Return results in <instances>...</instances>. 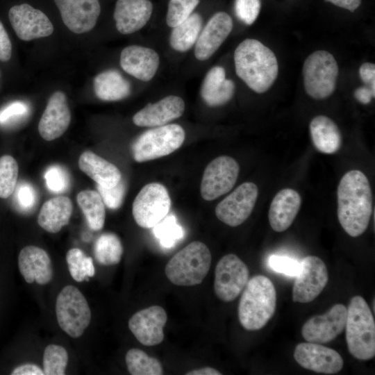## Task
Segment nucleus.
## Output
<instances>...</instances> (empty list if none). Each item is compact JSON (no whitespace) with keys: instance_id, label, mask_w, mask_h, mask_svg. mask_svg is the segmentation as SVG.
Returning <instances> with one entry per match:
<instances>
[{"instance_id":"nucleus-1","label":"nucleus","mask_w":375,"mask_h":375,"mask_svg":"<svg viewBox=\"0 0 375 375\" xmlns=\"http://www.w3.org/2000/svg\"><path fill=\"white\" fill-rule=\"evenodd\" d=\"M338 218L350 236L356 238L367 228L372 213V193L368 178L360 170L347 172L337 191Z\"/></svg>"},{"instance_id":"nucleus-2","label":"nucleus","mask_w":375,"mask_h":375,"mask_svg":"<svg viewBox=\"0 0 375 375\" xmlns=\"http://www.w3.org/2000/svg\"><path fill=\"white\" fill-rule=\"evenodd\" d=\"M237 76L256 93L267 92L275 82L278 65L274 53L261 42L246 39L234 52Z\"/></svg>"},{"instance_id":"nucleus-3","label":"nucleus","mask_w":375,"mask_h":375,"mask_svg":"<svg viewBox=\"0 0 375 375\" xmlns=\"http://www.w3.org/2000/svg\"><path fill=\"white\" fill-rule=\"evenodd\" d=\"M276 308V291L272 281L263 275L249 279L238 305V319L247 331L263 328Z\"/></svg>"},{"instance_id":"nucleus-4","label":"nucleus","mask_w":375,"mask_h":375,"mask_svg":"<svg viewBox=\"0 0 375 375\" xmlns=\"http://www.w3.org/2000/svg\"><path fill=\"white\" fill-rule=\"evenodd\" d=\"M345 324L349 353L356 359L368 360L375 356V322L366 301L353 297L349 303Z\"/></svg>"},{"instance_id":"nucleus-5","label":"nucleus","mask_w":375,"mask_h":375,"mask_svg":"<svg viewBox=\"0 0 375 375\" xmlns=\"http://www.w3.org/2000/svg\"><path fill=\"white\" fill-rule=\"evenodd\" d=\"M208 247L194 241L177 252L167 263L165 272L167 278L178 286H193L202 283L211 264Z\"/></svg>"},{"instance_id":"nucleus-6","label":"nucleus","mask_w":375,"mask_h":375,"mask_svg":"<svg viewBox=\"0 0 375 375\" xmlns=\"http://www.w3.org/2000/svg\"><path fill=\"white\" fill-rule=\"evenodd\" d=\"M339 69L333 56L326 51H316L304 61L303 77L307 94L317 100L329 97L335 91Z\"/></svg>"},{"instance_id":"nucleus-7","label":"nucleus","mask_w":375,"mask_h":375,"mask_svg":"<svg viewBox=\"0 0 375 375\" xmlns=\"http://www.w3.org/2000/svg\"><path fill=\"white\" fill-rule=\"evenodd\" d=\"M185 133L176 124L154 127L142 133L132 147L134 160L143 162L167 156L183 143Z\"/></svg>"},{"instance_id":"nucleus-8","label":"nucleus","mask_w":375,"mask_h":375,"mask_svg":"<svg viewBox=\"0 0 375 375\" xmlns=\"http://www.w3.org/2000/svg\"><path fill=\"white\" fill-rule=\"evenodd\" d=\"M56 314L60 327L74 338L81 336L91 321V310L86 299L73 285L65 286L58 294Z\"/></svg>"},{"instance_id":"nucleus-9","label":"nucleus","mask_w":375,"mask_h":375,"mask_svg":"<svg viewBox=\"0 0 375 375\" xmlns=\"http://www.w3.org/2000/svg\"><path fill=\"white\" fill-rule=\"evenodd\" d=\"M171 199L167 188L158 183L144 185L137 194L133 203V218L142 228L156 226L169 213Z\"/></svg>"},{"instance_id":"nucleus-10","label":"nucleus","mask_w":375,"mask_h":375,"mask_svg":"<svg viewBox=\"0 0 375 375\" xmlns=\"http://www.w3.org/2000/svg\"><path fill=\"white\" fill-rule=\"evenodd\" d=\"M249 278L247 265L236 255L224 256L215 270L214 291L224 302L235 300L242 292Z\"/></svg>"},{"instance_id":"nucleus-11","label":"nucleus","mask_w":375,"mask_h":375,"mask_svg":"<svg viewBox=\"0 0 375 375\" xmlns=\"http://www.w3.org/2000/svg\"><path fill=\"white\" fill-rule=\"evenodd\" d=\"M240 172L238 162L228 156H221L206 167L201 183V194L206 201H212L228 192L235 185Z\"/></svg>"},{"instance_id":"nucleus-12","label":"nucleus","mask_w":375,"mask_h":375,"mask_svg":"<svg viewBox=\"0 0 375 375\" xmlns=\"http://www.w3.org/2000/svg\"><path fill=\"white\" fill-rule=\"evenodd\" d=\"M292 289L294 302L308 303L320 294L328 281L324 261L319 257L308 256L300 262Z\"/></svg>"},{"instance_id":"nucleus-13","label":"nucleus","mask_w":375,"mask_h":375,"mask_svg":"<svg viewBox=\"0 0 375 375\" xmlns=\"http://www.w3.org/2000/svg\"><path fill=\"white\" fill-rule=\"evenodd\" d=\"M258 195V188L252 182L240 185L215 208L217 217L225 224L235 227L251 214Z\"/></svg>"},{"instance_id":"nucleus-14","label":"nucleus","mask_w":375,"mask_h":375,"mask_svg":"<svg viewBox=\"0 0 375 375\" xmlns=\"http://www.w3.org/2000/svg\"><path fill=\"white\" fill-rule=\"evenodd\" d=\"M347 310L336 303L324 314L308 319L302 326L301 334L306 342L325 344L336 338L344 330Z\"/></svg>"},{"instance_id":"nucleus-15","label":"nucleus","mask_w":375,"mask_h":375,"mask_svg":"<svg viewBox=\"0 0 375 375\" xmlns=\"http://www.w3.org/2000/svg\"><path fill=\"white\" fill-rule=\"evenodd\" d=\"M294 358L302 367L321 374H335L344 366L343 358L338 351L318 343L298 344Z\"/></svg>"},{"instance_id":"nucleus-16","label":"nucleus","mask_w":375,"mask_h":375,"mask_svg":"<svg viewBox=\"0 0 375 375\" xmlns=\"http://www.w3.org/2000/svg\"><path fill=\"white\" fill-rule=\"evenodd\" d=\"M8 17L17 37L24 41L50 35L53 26L47 16L28 3L12 6Z\"/></svg>"},{"instance_id":"nucleus-17","label":"nucleus","mask_w":375,"mask_h":375,"mask_svg":"<svg viewBox=\"0 0 375 375\" xmlns=\"http://www.w3.org/2000/svg\"><path fill=\"white\" fill-rule=\"evenodd\" d=\"M167 316L160 306H151L135 312L128 320V328L144 346H155L164 340L163 328Z\"/></svg>"},{"instance_id":"nucleus-18","label":"nucleus","mask_w":375,"mask_h":375,"mask_svg":"<svg viewBox=\"0 0 375 375\" xmlns=\"http://www.w3.org/2000/svg\"><path fill=\"white\" fill-rule=\"evenodd\" d=\"M65 26L78 34L92 30L101 12L99 0H54Z\"/></svg>"},{"instance_id":"nucleus-19","label":"nucleus","mask_w":375,"mask_h":375,"mask_svg":"<svg viewBox=\"0 0 375 375\" xmlns=\"http://www.w3.org/2000/svg\"><path fill=\"white\" fill-rule=\"evenodd\" d=\"M233 27V19L228 14L215 13L201 31L195 43L196 58L201 61L210 58L228 38Z\"/></svg>"},{"instance_id":"nucleus-20","label":"nucleus","mask_w":375,"mask_h":375,"mask_svg":"<svg viewBox=\"0 0 375 375\" xmlns=\"http://www.w3.org/2000/svg\"><path fill=\"white\" fill-rule=\"evenodd\" d=\"M70 121L71 113L66 96L57 91L50 97L39 122V133L47 141L53 140L66 131Z\"/></svg>"},{"instance_id":"nucleus-21","label":"nucleus","mask_w":375,"mask_h":375,"mask_svg":"<svg viewBox=\"0 0 375 375\" xmlns=\"http://www.w3.org/2000/svg\"><path fill=\"white\" fill-rule=\"evenodd\" d=\"M185 110V102L178 96H167L161 100L149 103L133 117L138 126L157 127L167 124L180 117Z\"/></svg>"},{"instance_id":"nucleus-22","label":"nucleus","mask_w":375,"mask_h":375,"mask_svg":"<svg viewBox=\"0 0 375 375\" xmlns=\"http://www.w3.org/2000/svg\"><path fill=\"white\" fill-rule=\"evenodd\" d=\"M119 62L126 73L140 81H149L158 70L160 58L151 48L131 45L122 51Z\"/></svg>"},{"instance_id":"nucleus-23","label":"nucleus","mask_w":375,"mask_h":375,"mask_svg":"<svg viewBox=\"0 0 375 375\" xmlns=\"http://www.w3.org/2000/svg\"><path fill=\"white\" fill-rule=\"evenodd\" d=\"M152 12L149 0H117L113 14L116 28L122 34L133 33L147 24Z\"/></svg>"},{"instance_id":"nucleus-24","label":"nucleus","mask_w":375,"mask_h":375,"mask_svg":"<svg viewBox=\"0 0 375 375\" xmlns=\"http://www.w3.org/2000/svg\"><path fill=\"white\" fill-rule=\"evenodd\" d=\"M18 267L28 283L36 281L40 285H45L53 278V267L49 254L36 246H26L21 250Z\"/></svg>"},{"instance_id":"nucleus-25","label":"nucleus","mask_w":375,"mask_h":375,"mask_svg":"<svg viewBox=\"0 0 375 375\" xmlns=\"http://www.w3.org/2000/svg\"><path fill=\"white\" fill-rule=\"evenodd\" d=\"M301 203L299 194L291 188L280 190L272 201L268 218L272 228L276 232L287 230L294 222Z\"/></svg>"},{"instance_id":"nucleus-26","label":"nucleus","mask_w":375,"mask_h":375,"mask_svg":"<svg viewBox=\"0 0 375 375\" xmlns=\"http://www.w3.org/2000/svg\"><path fill=\"white\" fill-rule=\"evenodd\" d=\"M234 92L235 84L226 78L225 69L221 66H215L207 72L200 90L203 100L210 107L226 103Z\"/></svg>"},{"instance_id":"nucleus-27","label":"nucleus","mask_w":375,"mask_h":375,"mask_svg":"<svg viewBox=\"0 0 375 375\" xmlns=\"http://www.w3.org/2000/svg\"><path fill=\"white\" fill-rule=\"evenodd\" d=\"M78 167L97 185L104 188L114 187L122 180V174L115 165L90 151L81 154Z\"/></svg>"},{"instance_id":"nucleus-28","label":"nucleus","mask_w":375,"mask_h":375,"mask_svg":"<svg viewBox=\"0 0 375 375\" xmlns=\"http://www.w3.org/2000/svg\"><path fill=\"white\" fill-rule=\"evenodd\" d=\"M309 127L312 142L317 151L333 154L340 149L341 133L333 119L325 115H318L311 120Z\"/></svg>"},{"instance_id":"nucleus-29","label":"nucleus","mask_w":375,"mask_h":375,"mask_svg":"<svg viewBox=\"0 0 375 375\" xmlns=\"http://www.w3.org/2000/svg\"><path fill=\"white\" fill-rule=\"evenodd\" d=\"M72 210L73 204L69 197L60 196L51 198L42 206L38 223L47 232L58 233L68 224Z\"/></svg>"},{"instance_id":"nucleus-30","label":"nucleus","mask_w":375,"mask_h":375,"mask_svg":"<svg viewBox=\"0 0 375 375\" xmlns=\"http://www.w3.org/2000/svg\"><path fill=\"white\" fill-rule=\"evenodd\" d=\"M94 90L99 99L115 101L126 98L131 94V87L118 71L110 69L95 76Z\"/></svg>"},{"instance_id":"nucleus-31","label":"nucleus","mask_w":375,"mask_h":375,"mask_svg":"<svg viewBox=\"0 0 375 375\" xmlns=\"http://www.w3.org/2000/svg\"><path fill=\"white\" fill-rule=\"evenodd\" d=\"M202 24L201 16L194 12L173 27L169 36V44L172 48L181 52L190 49L198 39Z\"/></svg>"},{"instance_id":"nucleus-32","label":"nucleus","mask_w":375,"mask_h":375,"mask_svg":"<svg viewBox=\"0 0 375 375\" xmlns=\"http://www.w3.org/2000/svg\"><path fill=\"white\" fill-rule=\"evenodd\" d=\"M77 203L82 210L90 228L94 231L101 230L105 222V204L98 192L85 190L76 197Z\"/></svg>"},{"instance_id":"nucleus-33","label":"nucleus","mask_w":375,"mask_h":375,"mask_svg":"<svg viewBox=\"0 0 375 375\" xmlns=\"http://www.w3.org/2000/svg\"><path fill=\"white\" fill-rule=\"evenodd\" d=\"M123 254L119 238L114 233H106L99 236L94 244V256L101 265L108 266L119 263Z\"/></svg>"},{"instance_id":"nucleus-34","label":"nucleus","mask_w":375,"mask_h":375,"mask_svg":"<svg viewBox=\"0 0 375 375\" xmlns=\"http://www.w3.org/2000/svg\"><path fill=\"white\" fill-rule=\"evenodd\" d=\"M128 372L132 375H161L163 372L160 362L149 356L139 349H129L125 356Z\"/></svg>"},{"instance_id":"nucleus-35","label":"nucleus","mask_w":375,"mask_h":375,"mask_svg":"<svg viewBox=\"0 0 375 375\" xmlns=\"http://www.w3.org/2000/svg\"><path fill=\"white\" fill-rule=\"evenodd\" d=\"M66 260L72 277L77 282H82L95 274L92 258L86 256L80 249H69L66 254Z\"/></svg>"},{"instance_id":"nucleus-36","label":"nucleus","mask_w":375,"mask_h":375,"mask_svg":"<svg viewBox=\"0 0 375 375\" xmlns=\"http://www.w3.org/2000/svg\"><path fill=\"white\" fill-rule=\"evenodd\" d=\"M155 237L165 248L174 247L184 236L183 227L177 223L176 217L167 215L153 227Z\"/></svg>"},{"instance_id":"nucleus-37","label":"nucleus","mask_w":375,"mask_h":375,"mask_svg":"<svg viewBox=\"0 0 375 375\" xmlns=\"http://www.w3.org/2000/svg\"><path fill=\"white\" fill-rule=\"evenodd\" d=\"M68 362V353L62 346L49 344L43 354V372L46 375H64Z\"/></svg>"},{"instance_id":"nucleus-38","label":"nucleus","mask_w":375,"mask_h":375,"mask_svg":"<svg viewBox=\"0 0 375 375\" xmlns=\"http://www.w3.org/2000/svg\"><path fill=\"white\" fill-rule=\"evenodd\" d=\"M19 167L16 160L10 155L0 157V198L6 199L17 185Z\"/></svg>"},{"instance_id":"nucleus-39","label":"nucleus","mask_w":375,"mask_h":375,"mask_svg":"<svg viewBox=\"0 0 375 375\" xmlns=\"http://www.w3.org/2000/svg\"><path fill=\"white\" fill-rule=\"evenodd\" d=\"M199 0H169L166 15V23L169 27L179 24L192 13Z\"/></svg>"},{"instance_id":"nucleus-40","label":"nucleus","mask_w":375,"mask_h":375,"mask_svg":"<svg viewBox=\"0 0 375 375\" xmlns=\"http://www.w3.org/2000/svg\"><path fill=\"white\" fill-rule=\"evenodd\" d=\"M44 178L49 190L56 193L66 191L69 186V177L67 172L60 165H52L48 167Z\"/></svg>"},{"instance_id":"nucleus-41","label":"nucleus","mask_w":375,"mask_h":375,"mask_svg":"<svg viewBox=\"0 0 375 375\" xmlns=\"http://www.w3.org/2000/svg\"><path fill=\"white\" fill-rule=\"evenodd\" d=\"M260 8V0H235V15L247 25H251L256 20Z\"/></svg>"},{"instance_id":"nucleus-42","label":"nucleus","mask_w":375,"mask_h":375,"mask_svg":"<svg viewBox=\"0 0 375 375\" xmlns=\"http://www.w3.org/2000/svg\"><path fill=\"white\" fill-rule=\"evenodd\" d=\"M97 189L108 208L115 210L122 206L126 194V185L122 179L114 187L104 188L97 185Z\"/></svg>"},{"instance_id":"nucleus-43","label":"nucleus","mask_w":375,"mask_h":375,"mask_svg":"<svg viewBox=\"0 0 375 375\" xmlns=\"http://www.w3.org/2000/svg\"><path fill=\"white\" fill-rule=\"evenodd\" d=\"M269 265L273 270L292 276H296L300 268L299 262L285 256H272L269 259Z\"/></svg>"},{"instance_id":"nucleus-44","label":"nucleus","mask_w":375,"mask_h":375,"mask_svg":"<svg viewBox=\"0 0 375 375\" xmlns=\"http://www.w3.org/2000/svg\"><path fill=\"white\" fill-rule=\"evenodd\" d=\"M15 201L21 210H31L36 202V192L34 188L28 183L19 184L16 190Z\"/></svg>"},{"instance_id":"nucleus-45","label":"nucleus","mask_w":375,"mask_h":375,"mask_svg":"<svg viewBox=\"0 0 375 375\" xmlns=\"http://www.w3.org/2000/svg\"><path fill=\"white\" fill-rule=\"evenodd\" d=\"M27 105L22 101H15L0 110V124H5L12 118L19 117L26 114Z\"/></svg>"},{"instance_id":"nucleus-46","label":"nucleus","mask_w":375,"mask_h":375,"mask_svg":"<svg viewBox=\"0 0 375 375\" xmlns=\"http://www.w3.org/2000/svg\"><path fill=\"white\" fill-rule=\"evenodd\" d=\"M12 55V44L9 36L0 21V61L7 62Z\"/></svg>"},{"instance_id":"nucleus-47","label":"nucleus","mask_w":375,"mask_h":375,"mask_svg":"<svg viewBox=\"0 0 375 375\" xmlns=\"http://www.w3.org/2000/svg\"><path fill=\"white\" fill-rule=\"evenodd\" d=\"M359 74L362 81L375 92V65L372 62L363 63L360 67Z\"/></svg>"},{"instance_id":"nucleus-48","label":"nucleus","mask_w":375,"mask_h":375,"mask_svg":"<svg viewBox=\"0 0 375 375\" xmlns=\"http://www.w3.org/2000/svg\"><path fill=\"white\" fill-rule=\"evenodd\" d=\"M12 375H44L42 369L34 364L28 363L17 367L11 373Z\"/></svg>"},{"instance_id":"nucleus-49","label":"nucleus","mask_w":375,"mask_h":375,"mask_svg":"<svg viewBox=\"0 0 375 375\" xmlns=\"http://www.w3.org/2000/svg\"><path fill=\"white\" fill-rule=\"evenodd\" d=\"M375 92L372 91L369 87L362 86L358 88L354 92L355 98L363 104L369 103L373 97Z\"/></svg>"},{"instance_id":"nucleus-50","label":"nucleus","mask_w":375,"mask_h":375,"mask_svg":"<svg viewBox=\"0 0 375 375\" xmlns=\"http://www.w3.org/2000/svg\"><path fill=\"white\" fill-rule=\"evenodd\" d=\"M362 0H325L332 4L347 9L351 12H354L360 5Z\"/></svg>"},{"instance_id":"nucleus-51","label":"nucleus","mask_w":375,"mask_h":375,"mask_svg":"<svg viewBox=\"0 0 375 375\" xmlns=\"http://www.w3.org/2000/svg\"><path fill=\"white\" fill-rule=\"evenodd\" d=\"M187 375H221L222 373L211 367H205L188 372Z\"/></svg>"}]
</instances>
